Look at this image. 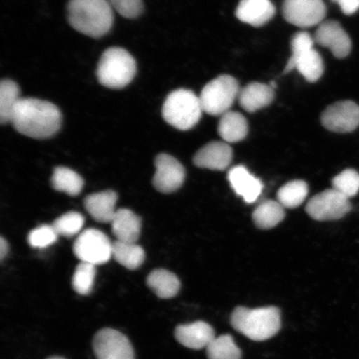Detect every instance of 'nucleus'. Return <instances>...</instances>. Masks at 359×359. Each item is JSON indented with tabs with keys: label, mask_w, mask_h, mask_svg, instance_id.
<instances>
[{
	"label": "nucleus",
	"mask_w": 359,
	"mask_h": 359,
	"mask_svg": "<svg viewBox=\"0 0 359 359\" xmlns=\"http://www.w3.org/2000/svg\"><path fill=\"white\" fill-rule=\"evenodd\" d=\"M62 116L53 103L34 97H21L11 123L18 133L35 139L49 138L60 131Z\"/></svg>",
	"instance_id": "1"
},
{
	"label": "nucleus",
	"mask_w": 359,
	"mask_h": 359,
	"mask_svg": "<svg viewBox=\"0 0 359 359\" xmlns=\"http://www.w3.org/2000/svg\"><path fill=\"white\" fill-rule=\"evenodd\" d=\"M67 18L72 28L94 39L109 33L114 20L109 0H69Z\"/></svg>",
	"instance_id": "2"
},
{
	"label": "nucleus",
	"mask_w": 359,
	"mask_h": 359,
	"mask_svg": "<svg viewBox=\"0 0 359 359\" xmlns=\"http://www.w3.org/2000/svg\"><path fill=\"white\" fill-rule=\"evenodd\" d=\"M231 324L247 338L262 342L272 338L280 331V311L273 306L258 309L237 307L232 312Z\"/></svg>",
	"instance_id": "3"
},
{
	"label": "nucleus",
	"mask_w": 359,
	"mask_h": 359,
	"mask_svg": "<svg viewBox=\"0 0 359 359\" xmlns=\"http://www.w3.org/2000/svg\"><path fill=\"white\" fill-rule=\"evenodd\" d=\"M137 74V62L123 48H107L98 62L97 78L102 86L122 89L132 82Z\"/></svg>",
	"instance_id": "4"
},
{
	"label": "nucleus",
	"mask_w": 359,
	"mask_h": 359,
	"mask_svg": "<svg viewBox=\"0 0 359 359\" xmlns=\"http://www.w3.org/2000/svg\"><path fill=\"white\" fill-rule=\"evenodd\" d=\"M200 97L188 89H177L170 93L164 102L161 114L165 122L181 131L195 127L201 118Z\"/></svg>",
	"instance_id": "5"
},
{
	"label": "nucleus",
	"mask_w": 359,
	"mask_h": 359,
	"mask_svg": "<svg viewBox=\"0 0 359 359\" xmlns=\"http://www.w3.org/2000/svg\"><path fill=\"white\" fill-rule=\"evenodd\" d=\"M314 39L307 32L296 34L291 41L292 55L284 74L294 69L309 83L320 80L325 72L324 61L313 48Z\"/></svg>",
	"instance_id": "6"
},
{
	"label": "nucleus",
	"mask_w": 359,
	"mask_h": 359,
	"mask_svg": "<svg viewBox=\"0 0 359 359\" xmlns=\"http://www.w3.org/2000/svg\"><path fill=\"white\" fill-rule=\"evenodd\" d=\"M239 83L231 75H221L210 81L200 94L202 109L209 115L221 116L231 111L241 92Z\"/></svg>",
	"instance_id": "7"
},
{
	"label": "nucleus",
	"mask_w": 359,
	"mask_h": 359,
	"mask_svg": "<svg viewBox=\"0 0 359 359\" xmlns=\"http://www.w3.org/2000/svg\"><path fill=\"white\" fill-rule=\"evenodd\" d=\"M74 252L81 262L100 266L109 262L112 257V244L104 233L88 229L75 241Z\"/></svg>",
	"instance_id": "8"
},
{
	"label": "nucleus",
	"mask_w": 359,
	"mask_h": 359,
	"mask_svg": "<svg viewBox=\"0 0 359 359\" xmlns=\"http://www.w3.org/2000/svg\"><path fill=\"white\" fill-rule=\"evenodd\" d=\"M305 210L316 221H336L352 210V204L346 196L332 188L314 196Z\"/></svg>",
	"instance_id": "9"
},
{
	"label": "nucleus",
	"mask_w": 359,
	"mask_h": 359,
	"mask_svg": "<svg viewBox=\"0 0 359 359\" xmlns=\"http://www.w3.org/2000/svg\"><path fill=\"white\" fill-rule=\"evenodd\" d=\"M327 8L323 0H285L283 16L299 28H311L324 22Z\"/></svg>",
	"instance_id": "10"
},
{
	"label": "nucleus",
	"mask_w": 359,
	"mask_h": 359,
	"mask_svg": "<svg viewBox=\"0 0 359 359\" xmlns=\"http://www.w3.org/2000/svg\"><path fill=\"white\" fill-rule=\"evenodd\" d=\"M93 345L97 359H135L131 343L118 330L107 327L98 331Z\"/></svg>",
	"instance_id": "11"
},
{
	"label": "nucleus",
	"mask_w": 359,
	"mask_h": 359,
	"mask_svg": "<svg viewBox=\"0 0 359 359\" xmlns=\"http://www.w3.org/2000/svg\"><path fill=\"white\" fill-rule=\"evenodd\" d=\"M320 119L330 132L352 133L359 126V105L352 101L335 102L322 112Z\"/></svg>",
	"instance_id": "12"
},
{
	"label": "nucleus",
	"mask_w": 359,
	"mask_h": 359,
	"mask_svg": "<svg viewBox=\"0 0 359 359\" xmlns=\"http://www.w3.org/2000/svg\"><path fill=\"white\" fill-rule=\"evenodd\" d=\"M154 187L160 192L172 193L181 188L186 172L181 163L172 156L160 154L155 159Z\"/></svg>",
	"instance_id": "13"
},
{
	"label": "nucleus",
	"mask_w": 359,
	"mask_h": 359,
	"mask_svg": "<svg viewBox=\"0 0 359 359\" xmlns=\"http://www.w3.org/2000/svg\"><path fill=\"white\" fill-rule=\"evenodd\" d=\"M314 42L329 48L333 55L345 58L352 50V41L339 22L334 20L322 22L314 34Z\"/></svg>",
	"instance_id": "14"
},
{
	"label": "nucleus",
	"mask_w": 359,
	"mask_h": 359,
	"mask_svg": "<svg viewBox=\"0 0 359 359\" xmlns=\"http://www.w3.org/2000/svg\"><path fill=\"white\" fill-rule=\"evenodd\" d=\"M233 159V150L226 142H212L196 152L193 161L196 167L214 170H226Z\"/></svg>",
	"instance_id": "15"
},
{
	"label": "nucleus",
	"mask_w": 359,
	"mask_h": 359,
	"mask_svg": "<svg viewBox=\"0 0 359 359\" xmlns=\"http://www.w3.org/2000/svg\"><path fill=\"white\" fill-rule=\"evenodd\" d=\"M228 180L236 195L241 196L246 203H255L262 195L263 183L250 174L244 165L231 168L228 173Z\"/></svg>",
	"instance_id": "16"
},
{
	"label": "nucleus",
	"mask_w": 359,
	"mask_h": 359,
	"mask_svg": "<svg viewBox=\"0 0 359 359\" xmlns=\"http://www.w3.org/2000/svg\"><path fill=\"white\" fill-rule=\"evenodd\" d=\"M175 337L183 346L191 349L206 348L215 338L213 327L203 321L178 325Z\"/></svg>",
	"instance_id": "17"
},
{
	"label": "nucleus",
	"mask_w": 359,
	"mask_h": 359,
	"mask_svg": "<svg viewBox=\"0 0 359 359\" xmlns=\"http://www.w3.org/2000/svg\"><path fill=\"white\" fill-rule=\"evenodd\" d=\"M276 11L271 0H241L236 16L245 24L262 27L272 19Z\"/></svg>",
	"instance_id": "18"
},
{
	"label": "nucleus",
	"mask_w": 359,
	"mask_h": 359,
	"mask_svg": "<svg viewBox=\"0 0 359 359\" xmlns=\"http://www.w3.org/2000/svg\"><path fill=\"white\" fill-rule=\"evenodd\" d=\"M275 90L269 84L250 83L241 89L238 100L242 109L253 114L271 104L275 100Z\"/></svg>",
	"instance_id": "19"
},
{
	"label": "nucleus",
	"mask_w": 359,
	"mask_h": 359,
	"mask_svg": "<svg viewBox=\"0 0 359 359\" xmlns=\"http://www.w3.org/2000/svg\"><path fill=\"white\" fill-rule=\"evenodd\" d=\"M118 195L114 191L107 190L93 193L84 200L85 209L96 222L111 223L116 212V204Z\"/></svg>",
	"instance_id": "20"
},
{
	"label": "nucleus",
	"mask_w": 359,
	"mask_h": 359,
	"mask_svg": "<svg viewBox=\"0 0 359 359\" xmlns=\"http://www.w3.org/2000/svg\"><path fill=\"white\" fill-rule=\"evenodd\" d=\"M111 224L116 241L136 243L141 236V218L128 209L116 210Z\"/></svg>",
	"instance_id": "21"
},
{
	"label": "nucleus",
	"mask_w": 359,
	"mask_h": 359,
	"mask_svg": "<svg viewBox=\"0 0 359 359\" xmlns=\"http://www.w3.org/2000/svg\"><path fill=\"white\" fill-rule=\"evenodd\" d=\"M219 118L218 133L224 142L236 143L244 140L249 132V124L243 115L231 110Z\"/></svg>",
	"instance_id": "22"
},
{
	"label": "nucleus",
	"mask_w": 359,
	"mask_h": 359,
	"mask_svg": "<svg viewBox=\"0 0 359 359\" xmlns=\"http://www.w3.org/2000/svg\"><path fill=\"white\" fill-rule=\"evenodd\" d=\"M147 285L161 299H172L178 294L181 283L175 273L167 269H158L151 272L147 280Z\"/></svg>",
	"instance_id": "23"
},
{
	"label": "nucleus",
	"mask_w": 359,
	"mask_h": 359,
	"mask_svg": "<svg viewBox=\"0 0 359 359\" xmlns=\"http://www.w3.org/2000/svg\"><path fill=\"white\" fill-rule=\"evenodd\" d=\"M112 257L125 268L134 271L144 262L145 251L136 243L116 241L112 244Z\"/></svg>",
	"instance_id": "24"
},
{
	"label": "nucleus",
	"mask_w": 359,
	"mask_h": 359,
	"mask_svg": "<svg viewBox=\"0 0 359 359\" xmlns=\"http://www.w3.org/2000/svg\"><path fill=\"white\" fill-rule=\"evenodd\" d=\"M285 208L279 201H264L254 210L253 221L259 229L269 230L280 224L285 218Z\"/></svg>",
	"instance_id": "25"
},
{
	"label": "nucleus",
	"mask_w": 359,
	"mask_h": 359,
	"mask_svg": "<svg viewBox=\"0 0 359 359\" xmlns=\"http://www.w3.org/2000/svg\"><path fill=\"white\" fill-rule=\"evenodd\" d=\"M53 189L66 194L78 196L83 190V180L74 170L66 168H57L51 179Z\"/></svg>",
	"instance_id": "26"
},
{
	"label": "nucleus",
	"mask_w": 359,
	"mask_h": 359,
	"mask_svg": "<svg viewBox=\"0 0 359 359\" xmlns=\"http://www.w3.org/2000/svg\"><path fill=\"white\" fill-rule=\"evenodd\" d=\"M20 98L19 85L15 81L3 79L0 83V123H11L13 109Z\"/></svg>",
	"instance_id": "27"
},
{
	"label": "nucleus",
	"mask_w": 359,
	"mask_h": 359,
	"mask_svg": "<svg viewBox=\"0 0 359 359\" xmlns=\"http://www.w3.org/2000/svg\"><path fill=\"white\" fill-rule=\"evenodd\" d=\"M309 193L307 183L300 180L290 182L277 193V199L284 208H298L306 199Z\"/></svg>",
	"instance_id": "28"
},
{
	"label": "nucleus",
	"mask_w": 359,
	"mask_h": 359,
	"mask_svg": "<svg viewBox=\"0 0 359 359\" xmlns=\"http://www.w3.org/2000/svg\"><path fill=\"white\" fill-rule=\"evenodd\" d=\"M206 355L209 359H241V351L230 334L215 338L206 347Z\"/></svg>",
	"instance_id": "29"
},
{
	"label": "nucleus",
	"mask_w": 359,
	"mask_h": 359,
	"mask_svg": "<svg viewBox=\"0 0 359 359\" xmlns=\"http://www.w3.org/2000/svg\"><path fill=\"white\" fill-rule=\"evenodd\" d=\"M96 276V266L91 264L80 262L76 268L72 285L76 293L87 295L93 290Z\"/></svg>",
	"instance_id": "30"
},
{
	"label": "nucleus",
	"mask_w": 359,
	"mask_h": 359,
	"mask_svg": "<svg viewBox=\"0 0 359 359\" xmlns=\"http://www.w3.org/2000/svg\"><path fill=\"white\" fill-rule=\"evenodd\" d=\"M332 185L347 198H352L359 192V172L351 168L344 170L333 179Z\"/></svg>",
	"instance_id": "31"
},
{
	"label": "nucleus",
	"mask_w": 359,
	"mask_h": 359,
	"mask_svg": "<svg viewBox=\"0 0 359 359\" xmlns=\"http://www.w3.org/2000/svg\"><path fill=\"white\" fill-rule=\"evenodd\" d=\"M84 218L76 212H67L55 219L52 226L58 236L72 237L77 235L82 230Z\"/></svg>",
	"instance_id": "32"
},
{
	"label": "nucleus",
	"mask_w": 359,
	"mask_h": 359,
	"mask_svg": "<svg viewBox=\"0 0 359 359\" xmlns=\"http://www.w3.org/2000/svg\"><path fill=\"white\" fill-rule=\"evenodd\" d=\"M57 237L58 235L53 226L43 224L29 233L28 241L34 248L43 249L55 243Z\"/></svg>",
	"instance_id": "33"
},
{
	"label": "nucleus",
	"mask_w": 359,
	"mask_h": 359,
	"mask_svg": "<svg viewBox=\"0 0 359 359\" xmlns=\"http://www.w3.org/2000/svg\"><path fill=\"white\" fill-rule=\"evenodd\" d=\"M112 10L127 19H136L143 10L142 0H109Z\"/></svg>",
	"instance_id": "34"
},
{
	"label": "nucleus",
	"mask_w": 359,
	"mask_h": 359,
	"mask_svg": "<svg viewBox=\"0 0 359 359\" xmlns=\"http://www.w3.org/2000/svg\"><path fill=\"white\" fill-rule=\"evenodd\" d=\"M339 4L345 15H352L359 10V0H331Z\"/></svg>",
	"instance_id": "35"
},
{
	"label": "nucleus",
	"mask_w": 359,
	"mask_h": 359,
	"mask_svg": "<svg viewBox=\"0 0 359 359\" xmlns=\"http://www.w3.org/2000/svg\"><path fill=\"white\" fill-rule=\"evenodd\" d=\"M8 253V244L4 237L0 238V259L4 260Z\"/></svg>",
	"instance_id": "36"
},
{
	"label": "nucleus",
	"mask_w": 359,
	"mask_h": 359,
	"mask_svg": "<svg viewBox=\"0 0 359 359\" xmlns=\"http://www.w3.org/2000/svg\"><path fill=\"white\" fill-rule=\"evenodd\" d=\"M47 359H65V358H61V357H51V358H48Z\"/></svg>",
	"instance_id": "37"
}]
</instances>
